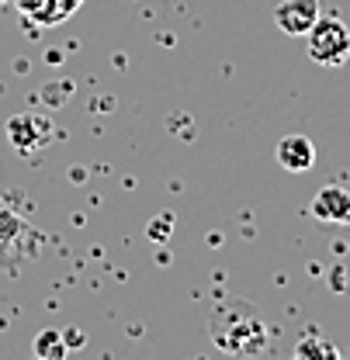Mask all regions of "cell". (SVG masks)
Listing matches in <instances>:
<instances>
[{"instance_id": "obj_1", "label": "cell", "mask_w": 350, "mask_h": 360, "mask_svg": "<svg viewBox=\"0 0 350 360\" xmlns=\"http://www.w3.org/2000/svg\"><path fill=\"white\" fill-rule=\"evenodd\" d=\"M208 329H212V343L232 357H254L267 347V322L257 312V305L243 298H222L212 309Z\"/></svg>"}, {"instance_id": "obj_2", "label": "cell", "mask_w": 350, "mask_h": 360, "mask_svg": "<svg viewBox=\"0 0 350 360\" xmlns=\"http://www.w3.org/2000/svg\"><path fill=\"white\" fill-rule=\"evenodd\" d=\"M308 59L319 66H344L350 59V28L337 14H319V21L308 28Z\"/></svg>"}, {"instance_id": "obj_3", "label": "cell", "mask_w": 350, "mask_h": 360, "mask_svg": "<svg viewBox=\"0 0 350 360\" xmlns=\"http://www.w3.org/2000/svg\"><path fill=\"white\" fill-rule=\"evenodd\" d=\"M7 135L18 153H32V149H42L52 142V125L42 115H14L7 122Z\"/></svg>"}, {"instance_id": "obj_4", "label": "cell", "mask_w": 350, "mask_h": 360, "mask_svg": "<svg viewBox=\"0 0 350 360\" xmlns=\"http://www.w3.org/2000/svg\"><path fill=\"white\" fill-rule=\"evenodd\" d=\"M319 0H281L274 7V25L285 35H308V28L319 21Z\"/></svg>"}, {"instance_id": "obj_5", "label": "cell", "mask_w": 350, "mask_h": 360, "mask_svg": "<svg viewBox=\"0 0 350 360\" xmlns=\"http://www.w3.org/2000/svg\"><path fill=\"white\" fill-rule=\"evenodd\" d=\"M312 215L326 225H350V191L337 184L319 187V194L312 198Z\"/></svg>"}, {"instance_id": "obj_6", "label": "cell", "mask_w": 350, "mask_h": 360, "mask_svg": "<svg viewBox=\"0 0 350 360\" xmlns=\"http://www.w3.org/2000/svg\"><path fill=\"white\" fill-rule=\"evenodd\" d=\"M277 163L288 170V174H306L315 163V146L308 142L306 135H285L277 142Z\"/></svg>"}, {"instance_id": "obj_7", "label": "cell", "mask_w": 350, "mask_h": 360, "mask_svg": "<svg viewBox=\"0 0 350 360\" xmlns=\"http://www.w3.org/2000/svg\"><path fill=\"white\" fill-rule=\"evenodd\" d=\"M292 360H344V357H340V350H337L330 340H323V336L308 333V336H302V340L295 343Z\"/></svg>"}, {"instance_id": "obj_8", "label": "cell", "mask_w": 350, "mask_h": 360, "mask_svg": "<svg viewBox=\"0 0 350 360\" xmlns=\"http://www.w3.org/2000/svg\"><path fill=\"white\" fill-rule=\"evenodd\" d=\"M70 347L63 340L59 329H42L39 340H35V360H66Z\"/></svg>"}, {"instance_id": "obj_9", "label": "cell", "mask_w": 350, "mask_h": 360, "mask_svg": "<svg viewBox=\"0 0 350 360\" xmlns=\"http://www.w3.org/2000/svg\"><path fill=\"white\" fill-rule=\"evenodd\" d=\"M14 7H18L32 25H39V28H52V25H56L52 4H49V0H14Z\"/></svg>"}, {"instance_id": "obj_10", "label": "cell", "mask_w": 350, "mask_h": 360, "mask_svg": "<svg viewBox=\"0 0 350 360\" xmlns=\"http://www.w3.org/2000/svg\"><path fill=\"white\" fill-rule=\"evenodd\" d=\"M49 4H52V18H56V25H59V21H66L70 14H77L84 0H49Z\"/></svg>"}, {"instance_id": "obj_11", "label": "cell", "mask_w": 350, "mask_h": 360, "mask_svg": "<svg viewBox=\"0 0 350 360\" xmlns=\"http://www.w3.org/2000/svg\"><path fill=\"white\" fill-rule=\"evenodd\" d=\"M21 229H25V225H21V219H18V215H11V212H4V215H0V236H4V239L18 236Z\"/></svg>"}, {"instance_id": "obj_12", "label": "cell", "mask_w": 350, "mask_h": 360, "mask_svg": "<svg viewBox=\"0 0 350 360\" xmlns=\"http://www.w3.org/2000/svg\"><path fill=\"white\" fill-rule=\"evenodd\" d=\"M63 340H66L70 350H73V347H84V333H80V329H63Z\"/></svg>"}, {"instance_id": "obj_13", "label": "cell", "mask_w": 350, "mask_h": 360, "mask_svg": "<svg viewBox=\"0 0 350 360\" xmlns=\"http://www.w3.org/2000/svg\"><path fill=\"white\" fill-rule=\"evenodd\" d=\"M0 4H7V0H0Z\"/></svg>"}]
</instances>
